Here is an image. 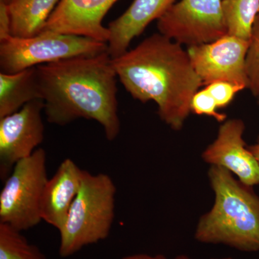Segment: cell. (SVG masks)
Masks as SVG:
<instances>
[{"label": "cell", "mask_w": 259, "mask_h": 259, "mask_svg": "<svg viewBox=\"0 0 259 259\" xmlns=\"http://www.w3.org/2000/svg\"><path fill=\"white\" fill-rule=\"evenodd\" d=\"M37 79L47 121L64 126L77 119L97 121L105 137L120 131L117 81L109 53L39 65Z\"/></svg>", "instance_id": "1"}, {"label": "cell", "mask_w": 259, "mask_h": 259, "mask_svg": "<svg viewBox=\"0 0 259 259\" xmlns=\"http://www.w3.org/2000/svg\"><path fill=\"white\" fill-rule=\"evenodd\" d=\"M112 65L135 100L154 102L165 123L175 131L183 127L192 97L204 85L182 45L158 32L112 59Z\"/></svg>", "instance_id": "2"}, {"label": "cell", "mask_w": 259, "mask_h": 259, "mask_svg": "<svg viewBox=\"0 0 259 259\" xmlns=\"http://www.w3.org/2000/svg\"><path fill=\"white\" fill-rule=\"evenodd\" d=\"M208 176L214 203L199 220L196 239L243 251H259L258 196L222 167L211 166Z\"/></svg>", "instance_id": "3"}, {"label": "cell", "mask_w": 259, "mask_h": 259, "mask_svg": "<svg viewBox=\"0 0 259 259\" xmlns=\"http://www.w3.org/2000/svg\"><path fill=\"white\" fill-rule=\"evenodd\" d=\"M116 187L106 174L83 170L82 182L59 231V255L67 258L106 239L115 219Z\"/></svg>", "instance_id": "4"}, {"label": "cell", "mask_w": 259, "mask_h": 259, "mask_svg": "<svg viewBox=\"0 0 259 259\" xmlns=\"http://www.w3.org/2000/svg\"><path fill=\"white\" fill-rule=\"evenodd\" d=\"M106 51V42L79 35L49 31L30 37L12 35L0 41V69L5 74H15L39 65Z\"/></svg>", "instance_id": "5"}, {"label": "cell", "mask_w": 259, "mask_h": 259, "mask_svg": "<svg viewBox=\"0 0 259 259\" xmlns=\"http://www.w3.org/2000/svg\"><path fill=\"white\" fill-rule=\"evenodd\" d=\"M48 180L45 150L37 148L18 162L0 193V223L22 232L41 222L40 204Z\"/></svg>", "instance_id": "6"}, {"label": "cell", "mask_w": 259, "mask_h": 259, "mask_svg": "<svg viewBox=\"0 0 259 259\" xmlns=\"http://www.w3.org/2000/svg\"><path fill=\"white\" fill-rule=\"evenodd\" d=\"M157 28L188 47L214 41L228 34L223 0H179L158 19Z\"/></svg>", "instance_id": "7"}, {"label": "cell", "mask_w": 259, "mask_h": 259, "mask_svg": "<svg viewBox=\"0 0 259 259\" xmlns=\"http://www.w3.org/2000/svg\"><path fill=\"white\" fill-rule=\"evenodd\" d=\"M249 40L227 35L208 44L188 47L187 53L204 86L228 81L248 89L246 72Z\"/></svg>", "instance_id": "8"}, {"label": "cell", "mask_w": 259, "mask_h": 259, "mask_svg": "<svg viewBox=\"0 0 259 259\" xmlns=\"http://www.w3.org/2000/svg\"><path fill=\"white\" fill-rule=\"evenodd\" d=\"M44 102L35 100L0 118V176L6 180L18 162L28 158L44 140Z\"/></svg>", "instance_id": "9"}, {"label": "cell", "mask_w": 259, "mask_h": 259, "mask_svg": "<svg viewBox=\"0 0 259 259\" xmlns=\"http://www.w3.org/2000/svg\"><path fill=\"white\" fill-rule=\"evenodd\" d=\"M245 127L240 119L225 121L217 138L204 150L202 156L206 163L226 168L236 175L242 184L252 187L259 185V164L246 148L243 138Z\"/></svg>", "instance_id": "10"}, {"label": "cell", "mask_w": 259, "mask_h": 259, "mask_svg": "<svg viewBox=\"0 0 259 259\" xmlns=\"http://www.w3.org/2000/svg\"><path fill=\"white\" fill-rule=\"evenodd\" d=\"M117 0H61L41 32H54L108 42L102 20Z\"/></svg>", "instance_id": "11"}, {"label": "cell", "mask_w": 259, "mask_h": 259, "mask_svg": "<svg viewBox=\"0 0 259 259\" xmlns=\"http://www.w3.org/2000/svg\"><path fill=\"white\" fill-rule=\"evenodd\" d=\"M83 170L72 159L66 158L54 176L49 179L42 193V221L60 231L82 182Z\"/></svg>", "instance_id": "12"}, {"label": "cell", "mask_w": 259, "mask_h": 259, "mask_svg": "<svg viewBox=\"0 0 259 259\" xmlns=\"http://www.w3.org/2000/svg\"><path fill=\"white\" fill-rule=\"evenodd\" d=\"M179 0H134L128 9L109 24L107 52L112 59L127 52L135 37L139 36L153 20L161 18Z\"/></svg>", "instance_id": "13"}, {"label": "cell", "mask_w": 259, "mask_h": 259, "mask_svg": "<svg viewBox=\"0 0 259 259\" xmlns=\"http://www.w3.org/2000/svg\"><path fill=\"white\" fill-rule=\"evenodd\" d=\"M35 100H42L36 66L15 74L0 73V118Z\"/></svg>", "instance_id": "14"}, {"label": "cell", "mask_w": 259, "mask_h": 259, "mask_svg": "<svg viewBox=\"0 0 259 259\" xmlns=\"http://www.w3.org/2000/svg\"><path fill=\"white\" fill-rule=\"evenodd\" d=\"M61 0H14L8 5L12 35L30 37L42 28Z\"/></svg>", "instance_id": "15"}, {"label": "cell", "mask_w": 259, "mask_h": 259, "mask_svg": "<svg viewBox=\"0 0 259 259\" xmlns=\"http://www.w3.org/2000/svg\"><path fill=\"white\" fill-rule=\"evenodd\" d=\"M228 34L249 40L259 14V0H223Z\"/></svg>", "instance_id": "16"}, {"label": "cell", "mask_w": 259, "mask_h": 259, "mask_svg": "<svg viewBox=\"0 0 259 259\" xmlns=\"http://www.w3.org/2000/svg\"><path fill=\"white\" fill-rule=\"evenodd\" d=\"M0 259H47L21 232L0 223Z\"/></svg>", "instance_id": "17"}, {"label": "cell", "mask_w": 259, "mask_h": 259, "mask_svg": "<svg viewBox=\"0 0 259 259\" xmlns=\"http://www.w3.org/2000/svg\"><path fill=\"white\" fill-rule=\"evenodd\" d=\"M246 72L249 89L256 98H259V14L255 20L249 40L247 53Z\"/></svg>", "instance_id": "18"}, {"label": "cell", "mask_w": 259, "mask_h": 259, "mask_svg": "<svg viewBox=\"0 0 259 259\" xmlns=\"http://www.w3.org/2000/svg\"><path fill=\"white\" fill-rule=\"evenodd\" d=\"M218 109L215 100L206 88L199 90L192 97L191 111L193 113L197 115L209 116L218 122H224L226 120L227 115L218 112Z\"/></svg>", "instance_id": "19"}, {"label": "cell", "mask_w": 259, "mask_h": 259, "mask_svg": "<svg viewBox=\"0 0 259 259\" xmlns=\"http://www.w3.org/2000/svg\"><path fill=\"white\" fill-rule=\"evenodd\" d=\"M205 88L215 100L219 109L228 106L237 94L245 89L241 85L228 81H217L207 85Z\"/></svg>", "instance_id": "20"}, {"label": "cell", "mask_w": 259, "mask_h": 259, "mask_svg": "<svg viewBox=\"0 0 259 259\" xmlns=\"http://www.w3.org/2000/svg\"><path fill=\"white\" fill-rule=\"evenodd\" d=\"M12 36L11 23L8 6L0 2V41Z\"/></svg>", "instance_id": "21"}, {"label": "cell", "mask_w": 259, "mask_h": 259, "mask_svg": "<svg viewBox=\"0 0 259 259\" xmlns=\"http://www.w3.org/2000/svg\"><path fill=\"white\" fill-rule=\"evenodd\" d=\"M121 259H168L163 255H149L146 253H138V254H133L127 255Z\"/></svg>", "instance_id": "22"}, {"label": "cell", "mask_w": 259, "mask_h": 259, "mask_svg": "<svg viewBox=\"0 0 259 259\" xmlns=\"http://www.w3.org/2000/svg\"><path fill=\"white\" fill-rule=\"evenodd\" d=\"M248 148L251 153H253V156H255V159L257 160L259 164V143L253 146H248Z\"/></svg>", "instance_id": "23"}, {"label": "cell", "mask_w": 259, "mask_h": 259, "mask_svg": "<svg viewBox=\"0 0 259 259\" xmlns=\"http://www.w3.org/2000/svg\"><path fill=\"white\" fill-rule=\"evenodd\" d=\"M173 259H192L190 258V257L187 256V255H178V256L176 257V258Z\"/></svg>", "instance_id": "24"}, {"label": "cell", "mask_w": 259, "mask_h": 259, "mask_svg": "<svg viewBox=\"0 0 259 259\" xmlns=\"http://www.w3.org/2000/svg\"><path fill=\"white\" fill-rule=\"evenodd\" d=\"M13 1H14V0H0V2H3V3H4L5 4H6L7 5L11 4Z\"/></svg>", "instance_id": "25"}, {"label": "cell", "mask_w": 259, "mask_h": 259, "mask_svg": "<svg viewBox=\"0 0 259 259\" xmlns=\"http://www.w3.org/2000/svg\"><path fill=\"white\" fill-rule=\"evenodd\" d=\"M212 259H219V258H212ZM220 259H233V258H220Z\"/></svg>", "instance_id": "26"}, {"label": "cell", "mask_w": 259, "mask_h": 259, "mask_svg": "<svg viewBox=\"0 0 259 259\" xmlns=\"http://www.w3.org/2000/svg\"><path fill=\"white\" fill-rule=\"evenodd\" d=\"M258 103H259V98L258 99Z\"/></svg>", "instance_id": "27"}]
</instances>
